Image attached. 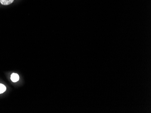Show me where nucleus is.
Segmentation results:
<instances>
[{"label":"nucleus","instance_id":"f03ea898","mask_svg":"<svg viewBox=\"0 0 151 113\" xmlns=\"http://www.w3.org/2000/svg\"><path fill=\"white\" fill-rule=\"evenodd\" d=\"M14 0H0V2L3 5H8L13 3Z\"/></svg>","mask_w":151,"mask_h":113},{"label":"nucleus","instance_id":"f257e3e1","mask_svg":"<svg viewBox=\"0 0 151 113\" xmlns=\"http://www.w3.org/2000/svg\"><path fill=\"white\" fill-rule=\"evenodd\" d=\"M11 79L13 82H17L19 80V76L17 74L13 73L11 75Z\"/></svg>","mask_w":151,"mask_h":113},{"label":"nucleus","instance_id":"7ed1b4c3","mask_svg":"<svg viewBox=\"0 0 151 113\" xmlns=\"http://www.w3.org/2000/svg\"><path fill=\"white\" fill-rule=\"evenodd\" d=\"M6 87L5 85L3 84L0 83V94L3 93V92L6 91Z\"/></svg>","mask_w":151,"mask_h":113}]
</instances>
